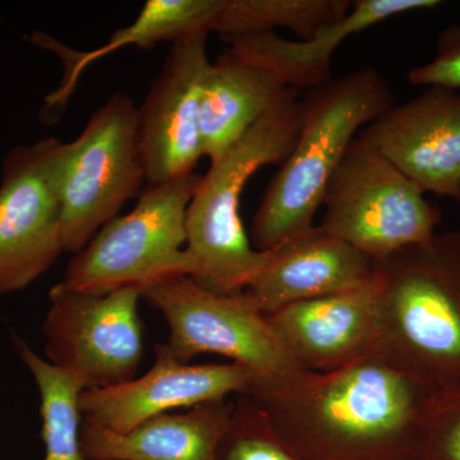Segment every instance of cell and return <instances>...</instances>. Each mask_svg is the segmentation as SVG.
<instances>
[{
	"label": "cell",
	"mask_w": 460,
	"mask_h": 460,
	"mask_svg": "<svg viewBox=\"0 0 460 460\" xmlns=\"http://www.w3.org/2000/svg\"><path fill=\"white\" fill-rule=\"evenodd\" d=\"M266 319L302 368L338 370L376 352V279L368 286L286 305Z\"/></svg>",
	"instance_id": "cell-14"
},
{
	"label": "cell",
	"mask_w": 460,
	"mask_h": 460,
	"mask_svg": "<svg viewBox=\"0 0 460 460\" xmlns=\"http://www.w3.org/2000/svg\"><path fill=\"white\" fill-rule=\"evenodd\" d=\"M290 90L270 72L224 51L211 66L202 95L199 131L204 156L211 163L220 159Z\"/></svg>",
	"instance_id": "cell-18"
},
{
	"label": "cell",
	"mask_w": 460,
	"mask_h": 460,
	"mask_svg": "<svg viewBox=\"0 0 460 460\" xmlns=\"http://www.w3.org/2000/svg\"><path fill=\"white\" fill-rule=\"evenodd\" d=\"M349 0H224L211 31L224 39L287 29L308 40L352 9Z\"/></svg>",
	"instance_id": "cell-21"
},
{
	"label": "cell",
	"mask_w": 460,
	"mask_h": 460,
	"mask_svg": "<svg viewBox=\"0 0 460 460\" xmlns=\"http://www.w3.org/2000/svg\"><path fill=\"white\" fill-rule=\"evenodd\" d=\"M142 298L164 316L169 338L157 347L175 361L190 363L205 353L226 357L253 372L257 383L251 392L307 371L244 292L222 295L186 275H172L142 288Z\"/></svg>",
	"instance_id": "cell-6"
},
{
	"label": "cell",
	"mask_w": 460,
	"mask_h": 460,
	"mask_svg": "<svg viewBox=\"0 0 460 460\" xmlns=\"http://www.w3.org/2000/svg\"><path fill=\"white\" fill-rule=\"evenodd\" d=\"M414 86L460 90V23L445 27L438 38L434 59L408 72Z\"/></svg>",
	"instance_id": "cell-24"
},
{
	"label": "cell",
	"mask_w": 460,
	"mask_h": 460,
	"mask_svg": "<svg viewBox=\"0 0 460 460\" xmlns=\"http://www.w3.org/2000/svg\"><path fill=\"white\" fill-rule=\"evenodd\" d=\"M268 262L243 290L268 316L296 302L368 286L376 262L321 226L272 248Z\"/></svg>",
	"instance_id": "cell-15"
},
{
	"label": "cell",
	"mask_w": 460,
	"mask_h": 460,
	"mask_svg": "<svg viewBox=\"0 0 460 460\" xmlns=\"http://www.w3.org/2000/svg\"><path fill=\"white\" fill-rule=\"evenodd\" d=\"M320 226L375 262L434 237L443 214L357 136L330 181Z\"/></svg>",
	"instance_id": "cell-8"
},
{
	"label": "cell",
	"mask_w": 460,
	"mask_h": 460,
	"mask_svg": "<svg viewBox=\"0 0 460 460\" xmlns=\"http://www.w3.org/2000/svg\"><path fill=\"white\" fill-rule=\"evenodd\" d=\"M12 341L40 394L44 460H89L80 441L83 414L78 401L84 390L83 384L41 358L17 334L12 335Z\"/></svg>",
	"instance_id": "cell-20"
},
{
	"label": "cell",
	"mask_w": 460,
	"mask_h": 460,
	"mask_svg": "<svg viewBox=\"0 0 460 460\" xmlns=\"http://www.w3.org/2000/svg\"><path fill=\"white\" fill-rule=\"evenodd\" d=\"M393 105L392 87L374 66L332 77L305 93L295 146L252 220L250 237L255 250L266 252L314 226L348 148Z\"/></svg>",
	"instance_id": "cell-3"
},
{
	"label": "cell",
	"mask_w": 460,
	"mask_h": 460,
	"mask_svg": "<svg viewBox=\"0 0 460 460\" xmlns=\"http://www.w3.org/2000/svg\"><path fill=\"white\" fill-rule=\"evenodd\" d=\"M56 178L63 246L75 255L146 187L138 108L128 95L114 93L75 141L59 142Z\"/></svg>",
	"instance_id": "cell-5"
},
{
	"label": "cell",
	"mask_w": 460,
	"mask_h": 460,
	"mask_svg": "<svg viewBox=\"0 0 460 460\" xmlns=\"http://www.w3.org/2000/svg\"><path fill=\"white\" fill-rule=\"evenodd\" d=\"M215 460H301L268 414L248 395H238Z\"/></svg>",
	"instance_id": "cell-22"
},
{
	"label": "cell",
	"mask_w": 460,
	"mask_h": 460,
	"mask_svg": "<svg viewBox=\"0 0 460 460\" xmlns=\"http://www.w3.org/2000/svg\"><path fill=\"white\" fill-rule=\"evenodd\" d=\"M441 5L438 0H357L338 22L323 27L308 40H288L277 32L224 39L232 56L270 72L288 89L302 93L329 83L332 60L347 39L389 18Z\"/></svg>",
	"instance_id": "cell-16"
},
{
	"label": "cell",
	"mask_w": 460,
	"mask_h": 460,
	"mask_svg": "<svg viewBox=\"0 0 460 460\" xmlns=\"http://www.w3.org/2000/svg\"><path fill=\"white\" fill-rule=\"evenodd\" d=\"M201 175L192 172L146 186L131 213L114 217L75 253L66 287L107 295L124 287L144 288L172 275L189 277L187 210Z\"/></svg>",
	"instance_id": "cell-7"
},
{
	"label": "cell",
	"mask_w": 460,
	"mask_h": 460,
	"mask_svg": "<svg viewBox=\"0 0 460 460\" xmlns=\"http://www.w3.org/2000/svg\"><path fill=\"white\" fill-rule=\"evenodd\" d=\"M60 140L13 147L0 183V296L25 289L63 252L56 153Z\"/></svg>",
	"instance_id": "cell-10"
},
{
	"label": "cell",
	"mask_w": 460,
	"mask_h": 460,
	"mask_svg": "<svg viewBox=\"0 0 460 460\" xmlns=\"http://www.w3.org/2000/svg\"><path fill=\"white\" fill-rule=\"evenodd\" d=\"M208 32L174 42L162 72L138 108V137L146 186L195 172L204 156L199 131L202 95L213 63Z\"/></svg>",
	"instance_id": "cell-11"
},
{
	"label": "cell",
	"mask_w": 460,
	"mask_h": 460,
	"mask_svg": "<svg viewBox=\"0 0 460 460\" xmlns=\"http://www.w3.org/2000/svg\"><path fill=\"white\" fill-rule=\"evenodd\" d=\"M419 460H460V387L429 395Z\"/></svg>",
	"instance_id": "cell-23"
},
{
	"label": "cell",
	"mask_w": 460,
	"mask_h": 460,
	"mask_svg": "<svg viewBox=\"0 0 460 460\" xmlns=\"http://www.w3.org/2000/svg\"><path fill=\"white\" fill-rule=\"evenodd\" d=\"M234 402H208L184 413H165L126 434L83 419L81 449L89 460H215Z\"/></svg>",
	"instance_id": "cell-17"
},
{
	"label": "cell",
	"mask_w": 460,
	"mask_h": 460,
	"mask_svg": "<svg viewBox=\"0 0 460 460\" xmlns=\"http://www.w3.org/2000/svg\"><path fill=\"white\" fill-rule=\"evenodd\" d=\"M431 393L374 352L248 396L301 460H419Z\"/></svg>",
	"instance_id": "cell-1"
},
{
	"label": "cell",
	"mask_w": 460,
	"mask_h": 460,
	"mask_svg": "<svg viewBox=\"0 0 460 460\" xmlns=\"http://www.w3.org/2000/svg\"><path fill=\"white\" fill-rule=\"evenodd\" d=\"M376 353L429 392L460 387V229L376 262Z\"/></svg>",
	"instance_id": "cell-2"
},
{
	"label": "cell",
	"mask_w": 460,
	"mask_h": 460,
	"mask_svg": "<svg viewBox=\"0 0 460 460\" xmlns=\"http://www.w3.org/2000/svg\"><path fill=\"white\" fill-rule=\"evenodd\" d=\"M141 298L137 286L93 295L58 283L50 289L42 326L48 362L80 381L84 390L133 380L144 357Z\"/></svg>",
	"instance_id": "cell-9"
},
{
	"label": "cell",
	"mask_w": 460,
	"mask_h": 460,
	"mask_svg": "<svg viewBox=\"0 0 460 460\" xmlns=\"http://www.w3.org/2000/svg\"><path fill=\"white\" fill-rule=\"evenodd\" d=\"M224 0H148L131 25L118 30L107 44L99 49L75 57L62 87L54 93L53 104L65 102L71 95L84 69L95 60L128 45L153 48L159 42H174L198 32H211L215 18L220 13Z\"/></svg>",
	"instance_id": "cell-19"
},
{
	"label": "cell",
	"mask_w": 460,
	"mask_h": 460,
	"mask_svg": "<svg viewBox=\"0 0 460 460\" xmlns=\"http://www.w3.org/2000/svg\"><path fill=\"white\" fill-rule=\"evenodd\" d=\"M425 193L460 204V90L429 86L358 133Z\"/></svg>",
	"instance_id": "cell-12"
},
{
	"label": "cell",
	"mask_w": 460,
	"mask_h": 460,
	"mask_svg": "<svg viewBox=\"0 0 460 460\" xmlns=\"http://www.w3.org/2000/svg\"><path fill=\"white\" fill-rule=\"evenodd\" d=\"M290 90L201 177L187 210L189 277L215 293L243 292L271 251L260 252L239 215L248 181L266 165H281L301 127V99Z\"/></svg>",
	"instance_id": "cell-4"
},
{
	"label": "cell",
	"mask_w": 460,
	"mask_h": 460,
	"mask_svg": "<svg viewBox=\"0 0 460 460\" xmlns=\"http://www.w3.org/2000/svg\"><path fill=\"white\" fill-rule=\"evenodd\" d=\"M257 378L243 366L190 365L172 359L155 348V365L122 385L84 390L78 401L83 419L93 425L126 434L145 420L192 408L226 396L248 395Z\"/></svg>",
	"instance_id": "cell-13"
}]
</instances>
